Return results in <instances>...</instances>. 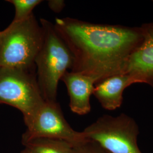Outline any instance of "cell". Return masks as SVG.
<instances>
[{"label":"cell","instance_id":"30bf717a","mask_svg":"<svg viewBox=\"0 0 153 153\" xmlns=\"http://www.w3.org/2000/svg\"><path fill=\"white\" fill-rule=\"evenodd\" d=\"M22 144L31 153H73V145L58 139L36 138Z\"/></svg>","mask_w":153,"mask_h":153},{"label":"cell","instance_id":"2e32d148","mask_svg":"<svg viewBox=\"0 0 153 153\" xmlns=\"http://www.w3.org/2000/svg\"></svg>","mask_w":153,"mask_h":153},{"label":"cell","instance_id":"ba28073f","mask_svg":"<svg viewBox=\"0 0 153 153\" xmlns=\"http://www.w3.org/2000/svg\"><path fill=\"white\" fill-rule=\"evenodd\" d=\"M61 80L67 88L71 111L79 115L89 113L91 111L90 97L96 81L91 76L71 71H66Z\"/></svg>","mask_w":153,"mask_h":153},{"label":"cell","instance_id":"6da1fadb","mask_svg":"<svg viewBox=\"0 0 153 153\" xmlns=\"http://www.w3.org/2000/svg\"><path fill=\"white\" fill-rule=\"evenodd\" d=\"M54 26L73 56L71 71L91 76L96 83L123 73L143 40L141 27L95 24L70 17L56 18Z\"/></svg>","mask_w":153,"mask_h":153},{"label":"cell","instance_id":"5bb4252c","mask_svg":"<svg viewBox=\"0 0 153 153\" xmlns=\"http://www.w3.org/2000/svg\"><path fill=\"white\" fill-rule=\"evenodd\" d=\"M21 153H31L28 149H26V148H25V149H23V150H22V152H21Z\"/></svg>","mask_w":153,"mask_h":153},{"label":"cell","instance_id":"9c48e42d","mask_svg":"<svg viewBox=\"0 0 153 153\" xmlns=\"http://www.w3.org/2000/svg\"><path fill=\"white\" fill-rule=\"evenodd\" d=\"M134 83L136 79L128 74H116L95 84L93 94L104 109L115 110L122 104L124 90Z\"/></svg>","mask_w":153,"mask_h":153},{"label":"cell","instance_id":"7a4b0ae2","mask_svg":"<svg viewBox=\"0 0 153 153\" xmlns=\"http://www.w3.org/2000/svg\"><path fill=\"white\" fill-rule=\"evenodd\" d=\"M43 42L35 60L37 81L45 102H57L58 83L68 69L71 70L73 56L57 33L54 24L41 18Z\"/></svg>","mask_w":153,"mask_h":153},{"label":"cell","instance_id":"9a60e30c","mask_svg":"<svg viewBox=\"0 0 153 153\" xmlns=\"http://www.w3.org/2000/svg\"><path fill=\"white\" fill-rule=\"evenodd\" d=\"M3 35V31H0V45H1V40L2 38Z\"/></svg>","mask_w":153,"mask_h":153},{"label":"cell","instance_id":"3957f363","mask_svg":"<svg viewBox=\"0 0 153 153\" xmlns=\"http://www.w3.org/2000/svg\"><path fill=\"white\" fill-rule=\"evenodd\" d=\"M43 42V31L33 13L20 22L12 21L3 30L0 67L35 68V60Z\"/></svg>","mask_w":153,"mask_h":153},{"label":"cell","instance_id":"277c9868","mask_svg":"<svg viewBox=\"0 0 153 153\" xmlns=\"http://www.w3.org/2000/svg\"><path fill=\"white\" fill-rule=\"evenodd\" d=\"M44 103L36 68L0 67V104L19 110L26 126L31 122Z\"/></svg>","mask_w":153,"mask_h":153},{"label":"cell","instance_id":"4fadbf2b","mask_svg":"<svg viewBox=\"0 0 153 153\" xmlns=\"http://www.w3.org/2000/svg\"><path fill=\"white\" fill-rule=\"evenodd\" d=\"M48 5L52 11L59 13L65 7V3L63 0H49L48 1Z\"/></svg>","mask_w":153,"mask_h":153},{"label":"cell","instance_id":"7c38bea8","mask_svg":"<svg viewBox=\"0 0 153 153\" xmlns=\"http://www.w3.org/2000/svg\"><path fill=\"white\" fill-rule=\"evenodd\" d=\"M73 153H108L98 143L86 139L75 145Z\"/></svg>","mask_w":153,"mask_h":153},{"label":"cell","instance_id":"8fae6325","mask_svg":"<svg viewBox=\"0 0 153 153\" xmlns=\"http://www.w3.org/2000/svg\"><path fill=\"white\" fill-rule=\"evenodd\" d=\"M15 8V16L13 21L20 22L25 20L33 14V10L42 2V0H8Z\"/></svg>","mask_w":153,"mask_h":153},{"label":"cell","instance_id":"8992f818","mask_svg":"<svg viewBox=\"0 0 153 153\" xmlns=\"http://www.w3.org/2000/svg\"><path fill=\"white\" fill-rule=\"evenodd\" d=\"M22 142L36 138L64 140L74 146L86 140L83 131L74 130L66 120L57 102H45L31 122L26 126Z\"/></svg>","mask_w":153,"mask_h":153},{"label":"cell","instance_id":"5b68a950","mask_svg":"<svg viewBox=\"0 0 153 153\" xmlns=\"http://www.w3.org/2000/svg\"><path fill=\"white\" fill-rule=\"evenodd\" d=\"M88 140L109 153H142L137 145L139 129L130 116L103 115L83 131Z\"/></svg>","mask_w":153,"mask_h":153},{"label":"cell","instance_id":"52a82bcc","mask_svg":"<svg viewBox=\"0 0 153 153\" xmlns=\"http://www.w3.org/2000/svg\"><path fill=\"white\" fill-rule=\"evenodd\" d=\"M142 44L131 55L123 73L133 76L137 83L153 88V23L144 24Z\"/></svg>","mask_w":153,"mask_h":153}]
</instances>
